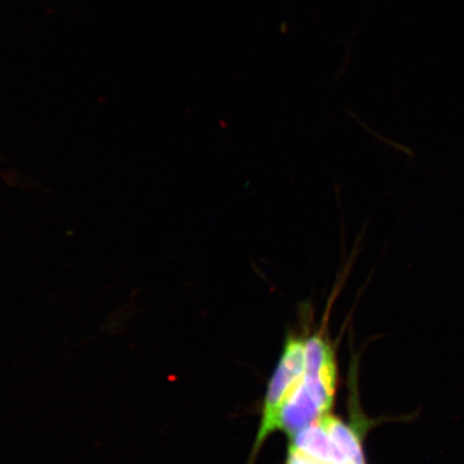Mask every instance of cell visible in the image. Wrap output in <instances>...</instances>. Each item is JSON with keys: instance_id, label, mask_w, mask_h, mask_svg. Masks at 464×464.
I'll list each match as a JSON object with an SVG mask.
<instances>
[{"instance_id": "obj_2", "label": "cell", "mask_w": 464, "mask_h": 464, "mask_svg": "<svg viewBox=\"0 0 464 464\" xmlns=\"http://www.w3.org/2000/svg\"><path fill=\"white\" fill-rule=\"evenodd\" d=\"M290 445L324 464H348L321 420L290 438Z\"/></svg>"}, {"instance_id": "obj_1", "label": "cell", "mask_w": 464, "mask_h": 464, "mask_svg": "<svg viewBox=\"0 0 464 464\" xmlns=\"http://www.w3.org/2000/svg\"><path fill=\"white\" fill-rule=\"evenodd\" d=\"M305 365V342L295 336L287 339L280 362L271 377L266 391L263 417L255 442L253 454H257L260 446L272 432L277 430L278 417L288 398L292 396L304 379Z\"/></svg>"}, {"instance_id": "obj_3", "label": "cell", "mask_w": 464, "mask_h": 464, "mask_svg": "<svg viewBox=\"0 0 464 464\" xmlns=\"http://www.w3.org/2000/svg\"><path fill=\"white\" fill-rule=\"evenodd\" d=\"M333 442L348 464H365L361 439L350 426L332 414L322 419Z\"/></svg>"}, {"instance_id": "obj_4", "label": "cell", "mask_w": 464, "mask_h": 464, "mask_svg": "<svg viewBox=\"0 0 464 464\" xmlns=\"http://www.w3.org/2000/svg\"><path fill=\"white\" fill-rule=\"evenodd\" d=\"M286 464H324L321 461L314 459V458L304 454L294 446L289 445Z\"/></svg>"}]
</instances>
